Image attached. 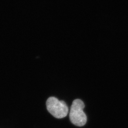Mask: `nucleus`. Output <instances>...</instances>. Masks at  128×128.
<instances>
[{"label": "nucleus", "mask_w": 128, "mask_h": 128, "mask_svg": "<svg viewBox=\"0 0 128 128\" xmlns=\"http://www.w3.org/2000/svg\"><path fill=\"white\" fill-rule=\"evenodd\" d=\"M85 107L84 102L80 99H76L73 102L69 114L71 122L76 126L82 127L87 122V116L83 109Z\"/></svg>", "instance_id": "nucleus-1"}, {"label": "nucleus", "mask_w": 128, "mask_h": 128, "mask_svg": "<svg viewBox=\"0 0 128 128\" xmlns=\"http://www.w3.org/2000/svg\"><path fill=\"white\" fill-rule=\"evenodd\" d=\"M47 110L52 116L57 119L65 117L68 112V106L63 101H60L54 97H50L46 102Z\"/></svg>", "instance_id": "nucleus-2"}]
</instances>
